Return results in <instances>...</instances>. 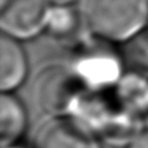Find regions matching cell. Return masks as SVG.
I'll list each match as a JSON object with an SVG mask.
<instances>
[{
  "instance_id": "cell-6",
  "label": "cell",
  "mask_w": 148,
  "mask_h": 148,
  "mask_svg": "<svg viewBox=\"0 0 148 148\" xmlns=\"http://www.w3.org/2000/svg\"><path fill=\"white\" fill-rule=\"evenodd\" d=\"M116 110L117 105L114 100L109 101L104 94L90 92L84 90L70 113V117L90 133L96 135L97 138H101L104 131L109 126Z\"/></svg>"
},
{
  "instance_id": "cell-16",
  "label": "cell",
  "mask_w": 148,
  "mask_h": 148,
  "mask_svg": "<svg viewBox=\"0 0 148 148\" xmlns=\"http://www.w3.org/2000/svg\"><path fill=\"white\" fill-rule=\"evenodd\" d=\"M8 1H9V0H0V8H1V7H4V5L7 4Z\"/></svg>"
},
{
  "instance_id": "cell-14",
  "label": "cell",
  "mask_w": 148,
  "mask_h": 148,
  "mask_svg": "<svg viewBox=\"0 0 148 148\" xmlns=\"http://www.w3.org/2000/svg\"><path fill=\"white\" fill-rule=\"evenodd\" d=\"M52 4H73L75 0H49Z\"/></svg>"
},
{
  "instance_id": "cell-2",
  "label": "cell",
  "mask_w": 148,
  "mask_h": 148,
  "mask_svg": "<svg viewBox=\"0 0 148 148\" xmlns=\"http://www.w3.org/2000/svg\"><path fill=\"white\" fill-rule=\"evenodd\" d=\"M92 35L77 49L70 69L86 91L104 94L113 90L126 69L120 49Z\"/></svg>"
},
{
  "instance_id": "cell-5",
  "label": "cell",
  "mask_w": 148,
  "mask_h": 148,
  "mask_svg": "<svg viewBox=\"0 0 148 148\" xmlns=\"http://www.w3.org/2000/svg\"><path fill=\"white\" fill-rule=\"evenodd\" d=\"M34 148H101L99 138L70 116L51 117L39 127Z\"/></svg>"
},
{
  "instance_id": "cell-8",
  "label": "cell",
  "mask_w": 148,
  "mask_h": 148,
  "mask_svg": "<svg viewBox=\"0 0 148 148\" xmlns=\"http://www.w3.org/2000/svg\"><path fill=\"white\" fill-rule=\"evenodd\" d=\"M29 118L25 104L13 92L0 95V144H17L25 135Z\"/></svg>"
},
{
  "instance_id": "cell-13",
  "label": "cell",
  "mask_w": 148,
  "mask_h": 148,
  "mask_svg": "<svg viewBox=\"0 0 148 148\" xmlns=\"http://www.w3.org/2000/svg\"><path fill=\"white\" fill-rule=\"evenodd\" d=\"M126 148H148V127L144 126V127L134 136L133 140L126 146Z\"/></svg>"
},
{
  "instance_id": "cell-3",
  "label": "cell",
  "mask_w": 148,
  "mask_h": 148,
  "mask_svg": "<svg viewBox=\"0 0 148 148\" xmlns=\"http://www.w3.org/2000/svg\"><path fill=\"white\" fill-rule=\"evenodd\" d=\"M36 103L51 117L70 116L84 88L70 68L49 65L35 81Z\"/></svg>"
},
{
  "instance_id": "cell-17",
  "label": "cell",
  "mask_w": 148,
  "mask_h": 148,
  "mask_svg": "<svg viewBox=\"0 0 148 148\" xmlns=\"http://www.w3.org/2000/svg\"><path fill=\"white\" fill-rule=\"evenodd\" d=\"M146 29H147V30H148V25H147V27H146Z\"/></svg>"
},
{
  "instance_id": "cell-4",
  "label": "cell",
  "mask_w": 148,
  "mask_h": 148,
  "mask_svg": "<svg viewBox=\"0 0 148 148\" xmlns=\"http://www.w3.org/2000/svg\"><path fill=\"white\" fill-rule=\"evenodd\" d=\"M49 0H9L0 8L1 34L17 40L34 39L47 30Z\"/></svg>"
},
{
  "instance_id": "cell-11",
  "label": "cell",
  "mask_w": 148,
  "mask_h": 148,
  "mask_svg": "<svg viewBox=\"0 0 148 148\" xmlns=\"http://www.w3.org/2000/svg\"><path fill=\"white\" fill-rule=\"evenodd\" d=\"M142 117L134 116L129 112H125L117 107L114 116L110 121L109 126L104 131L101 139L110 144H125L127 146L133 138L144 127L142 123Z\"/></svg>"
},
{
  "instance_id": "cell-1",
  "label": "cell",
  "mask_w": 148,
  "mask_h": 148,
  "mask_svg": "<svg viewBox=\"0 0 148 148\" xmlns=\"http://www.w3.org/2000/svg\"><path fill=\"white\" fill-rule=\"evenodd\" d=\"M90 34L121 44L148 25V0H86L82 10Z\"/></svg>"
},
{
  "instance_id": "cell-9",
  "label": "cell",
  "mask_w": 148,
  "mask_h": 148,
  "mask_svg": "<svg viewBox=\"0 0 148 148\" xmlns=\"http://www.w3.org/2000/svg\"><path fill=\"white\" fill-rule=\"evenodd\" d=\"M113 96L118 108L143 118L148 114V77L125 72L113 88Z\"/></svg>"
},
{
  "instance_id": "cell-10",
  "label": "cell",
  "mask_w": 148,
  "mask_h": 148,
  "mask_svg": "<svg viewBox=\"0 0 148 148\" xmlns=\"http://www.w3.org/2000/svg\"><path fill=\"white\" fill-rule=\"evenodd\" d=\"M126 72L148 77V30L144 29L133 38L118 44Z\"/></svg>"
},
{
  "instance_id": "cell-15",
  "label": "cell",
  "mask_w": 148,
  "mask_h": 148,
  "mask_svg": "<svg viewBox=\"0 0 148 148\" xmlns=\"http://www.w3.org/2000/svg\"><path fill=\"white\" fill-rule=\"evenodd\" d=\"M1 148H25V147H22V146H20V144H12V146H8V147H1Z\"/></svg>"
},
{
  "instance_id": "cell-7",
  "label": "cell",
  "mask_w": 148,
  "mask_h": 148,
  "mask_svg": "<svg viewBox=\"0 0 148 148\" xmlns=\"http://www.w3.org/2000/svg\"><path fill=\"white\" fill-rule=\"evenodd\" d=\"M29 61L21 42L1 34L0 36V90L14 92L27 78Z\"/></svg>"
},
{
  "instance_id": "cell-12",
  "label": "cell",
  "mask_w": 148,
  "mask_h": 148,
  "mask_svg": "<svg viewBox=\"0 0 148 148\" xmlns=\"http://www.w3.org/2000/svg\"><path fill=\"white\" fill-rule=\"evenodd\" d=\"M83 16L72 4H52L47 22V33L55 38H69L78 30Z\"/></svg>"
}]
</instances>
